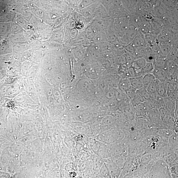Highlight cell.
<instances>
[{
	"mask_svg": "<svg viewBox=\"0 0 178 178\" xmlns=\"http://www.w3.org/2000/svg\"><path fill=\"white\" fill-rule=\"evenodd\" d=\"M148 46H146L136 48V50L133 57L135 59L145 58L148 51Z\"/></svg>",
	"mask_w": 178,
	"mask_h": 178,
	"instance_id": "30bf717a",
	"label": "cell"
},
{
	"mask_svg": "<svg viewBox=\"0 0 178 178\" xmlns=\"http://www.w3.org/2000/svg\"><path fill=\"white\" fill-rule=\"evenodd\" d=\"M148 118L150 123L156 126L160 125L162 122L158 110L157 108L153 109L149 112Z\"/></svg>",
	"mask_w": 178,
	"mask_h": 178,
	"instance_id": "7a4b0ae2",
	"label": "cell"
},
{
	"mask_svg": "<svg viewBox=\"0 0 178 178\" xmlns=\"http://www.w3.org/2000/svg\"><path fill=\"white\" fill-rule=\"evenodd\" d=\"M146 100L136 92L134 97L130 100V104L135 108L137 106L142 103L146 101Z\"/></svg>",
	"mask_w": 178,
	"mask_h": 178,
	"instance_id": "7c38bea8",
	"label": "cell"
},
{
	"mask_svg": "<svg viewBox=\"0 0 178 178\" xmlns=\"http://www.w3.org/2000/svg\"><path fill=\"white\" fill-rule=\"evenodd\" d=\"M138 32V29L136 26L130 24L123 34L124 44L126 45L131 43Z\"/></svg>",
	"mask_w": 178,
	"mask_h": 178,
	"instance_id": "6da1fadb",
	"label": "cell"
},
{
	"mask_svg": "<svg viewBox=\"0 0 178 178\" xmlns=\"http://www.w3.org/2000/svg\"><path fill=\"white\" fill-rule=\"evenodd\" d=\"M155 80V77L153 73L146 74L143 77V85L146 86L150 83L154 82Z\"/></svg>",
	"mask_w": 178,
	"mask_h": 178,
	"instance_id": "4fadbf2b",
	"label": "cell"
},
{
	"mask_svg": "<svg viewBox=\"0 0 178 178\" xmlns=\"http://www.w3.org/2000/svg\"><path fill=\"white\" fill-rule=\"evenodd\" d=\"M131 86L129 78L126 77L121 81L120 83V88L123 92H125Z\"/></svg>",
	"mask_w": 178,
	"mask_h": 178,
	"instance_id": "2e32d148",
	"label": "cell"
},
{
	"mask_svg": "<svg viewBox=\"0 0 178 178\" xmlns=\"http://www.w3.org/2000/svg\"><path fill=\"white\" fill-rule=\"evenodd\" d=\"M131 44L135 48L147 46L146 42L145 35L139 30L138 34Z\"/></svg>",
	"mask_w": 178,
	"mask_h": 178,
	"instance_id": "277c9868",
	"label": "cell"
},
{
	"mask_svg": "<svg viewBox=\"0 0 178 178\" xmlns=\"http://www.w3.org/2000/svg\"><path fill=\"white\" fill-rule=\"evenodd\" d=\"M136 117L146 119L148 118L149 111L145 104V102L135 107Z\"/></svg>",
	"mask_w": 178,
	"mask_h": 178,
	"instance_id": "3957f363",
	"label": "cell"
},
{
	"mask_svg": "<svg viewBox=\"0 0 178 178\" xmlns=\"http://www.w3.org/2000/svg\"><path fill=\"white\" fill-rule=\"evenodd\" d=\"M161 82L158 80L156 79L154 82L150 83L146 86L148 92L151 95H154L158 93V90L160 86Z\"/></svg>",
	"mask_w": 178,
	"mask_h": 178,
	"instance_id": "52a82bcc",
	"label": "cell"
},
{
	"mask_svg": "<svg viewBox=\"0 0 178 178\" xmlns=\"http://www.w3.org/2000/svg\"><path fill=\"white\" fill-rule=\"evenodd\" d=\"M144 35L146 45L148 47H151L157 43V35L156 34L151 33Z\"/></svg>",
	"mask_w": 178,
	"mask_h": 178,
	"instance_id": "8fae6325",
	"label": "cell"
},
{
	"mask_svg": "<svg viewBox=\"0 0 178 178\" xmlns=\"http://www.w3.org/2000/svg\"><path fill=\"white\" fill-rule=\"evenodd\" d=\"M136 92L137 89L131 86L129 89H128L125 92L128 97L131 100L135 96Z\"/></svg>",
	"mask_w": 178,
	"mask_h": 178,
	"instance_id": "e0dca14e",
	"label": "cell"
},
{
	"mask_svg": "<svg viewBox=\"0 0 178 178\" xmlns=\"http://www.w3.org/2000/svg\"><path fill=\"white\" fill-rule=\"evenodd\" d=\"M143 76L129 78L130 85L137 90L144 86L143 82Z\"/></svg>",
	"mask_w": 178,
	"mask_h": 178,
	"instance_id": "8992f818",
	"label": "cell"
},
{
	"mask_svg": "<svg viewBox=\"0 0 178 178\" xmlns=\"http://www.w3.org/2000/svg\"><path fill=\"white\" fill-rule=\"evenodd\" d=\"M154 70V67L153 63L151 62H148L145 66L142 69L143 75L146 74L153 73Z\"/></svg>",
	"mask_w": 178,
	"mask_h": 178,
	"instance_id": "5bb4252c",
	"label": "cell"
},
{
	"mask_svg": "<svg viewBox=\"0 0 178 178\" xmlns=\"http://www.w3.org/2000/svg\"><path fill=\"white\" fill-rule=\"evenodd\" d=\"M158 110L162 121L164 120L165 117L166 116L168 113V111L164 107H162L159 108Z\"/></svg>",
	"mask_w": 178,
	"mask_h": 178,
	"instance_id": "ac0fdd59",
	"label": "cell"
},
{
	"mask_svg": "<svg viewBox=\"0 0 178 178\" xmlns=\"http://www.w3.org/2000/svg\"><path fill=\"white\" fill-rule=\"evenodd\" d=\"M137 92L144 98L146 100L151 98V95L148 92L146 86H144L142 88L137 90Z\"/></svg>",
	"mask_w": 178,
	"mask_h": 178,
	"instance_id": "9a60e30c",
	"label": "cell"
},
{
	"mask_svg": "<svg viewBox=\"0 0 178 178\" xmlns=\"http://www.w3.org/2000/svg\"><path fill=\"white\" fill-rule=\"evenodd\" d=\"M147 63L145 58L135 59L130 66L132 67L135 70H141L144 67Z\"/></svg>",
	"mask_w": 178,
	"mask_h": 178,
	"instance_id": "9c48e42d",
	"label": "cell"
},
{
	"mask_svg": "<svg viewBox=\"0 0 178 178\" xmlns=\"http://www.w3.org/2000/svg\"><path fill=\"white\" fill-rule=\"evenodd\" d=\"M153 64L154 69L166 70L168 61L166 58H159L155 60Z\"/></svg>",
	"mask_w": 178,
	"mask_h": 178,
	"instance_id": "ba28073f",
	"label": "cell"
},
{
	"mask_svg": "<svg viewBox=\"0 0 178 178\" xmlns=\"http://www.w3.org/2000/svg\"><path fill=\"white\" fill-rule=\"evenodd\" d=\"M153 74L156 79L160 82H164L171 80L166 70L154 69Z\"/></svg>",
	"mask_w": 178,
	"mask_h": 178,
	"instance_id": "5b68a950",
	"label": "cell"
}]
</instances>
